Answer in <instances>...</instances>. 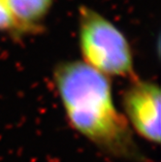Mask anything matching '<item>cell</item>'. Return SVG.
Returning <instances> with one entry per match:
<instances>
[{
  "mask_svg": "<svg viewBox=\"0 0 161 162\" xmlns=\"http://www.w3.org/2000/svg\"><path fill=\"white\" fill-rule=\"evenodd\" d=\"M54 83L71 126L120 159L144 161L127 119L115 108L108 77L82 61L61 63Z\"/></svg>",
  "mask_w": 161,
  "mask_h": 162,
  "instance_id": "1",
  "label": "cell"
},
{
  "mask_svg": "<svg viewBox=\"0 0 161 162\" xmlns=\"http://www.w3.org/2000/svg\"><path fill=\"white\" fill-rule=\"evenodd\" d=\"M80 45L85 63L106 76H125L133 71L126 38L113 23L86 7L80 13Z\"/></svg>",
  "mask_w": 161,
  "mask_h": 162,
  "instance_id": "2",
  "label": "cell"
},
{
  "mask_svg": "<svg viewBox=\"0 0 161 162\" xmlns=\"http://www.w3.org/2000/svg\"><path fill=\"white\" fill-rule=\"evenodd\" d=\"M160 89L156 84L136 80L123 93L128 123L142 138L160 143Z\"/></svg>",
  "mask_w": 161,
  "mask_h": 162,
  "instance_id": "3",
  "label": "cell"
},
{
  "mask_svg": "<svg viewBox=\"0 0 161 162\" xmlns=\"http://www.w3.org/2000/svg\"><path fill=\"white\" fill-rule=\"evenodd\" d=\"M9 6L22 28H28L44 19L52 0H8Z\"/></svg>",
  "mask_w": 161,
  "mask_h": 162,
  "instance_id": "4",
  "label": "cell"
},
{
  "mask_svg": "<svg viewBox=\"0 0 161 162\" xmlns=\"http://www.w3.org/2000/svg\"><path fill=\"white\" fill-rule=\"evenodd\" d=\"M22 28L9 6L8 0H0V30Z\"/></svg>",
  "mask_w": 161,
  "mask_h": 162,
  "instance_id": "5",
  "label": "cell"
}]
</instances>
